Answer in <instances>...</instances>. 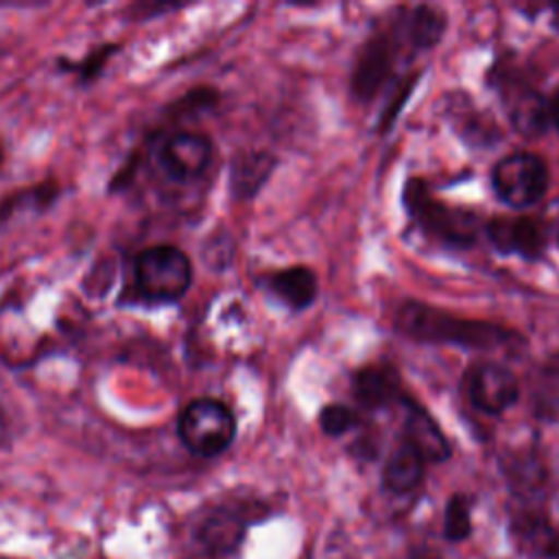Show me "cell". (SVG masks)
Masks as SVG:
<instances>
[{"label": "cell", "instance_id": "obj_23", "mask_svg": "<svg viewBox=\"0 0 559 559\" xmlns=\"http://www.w3.org/2000/svg\"><path fill=\"white\" fill-rule=\"evenodd\" d=\"M555 24H557V28H559V4L555 7Z\"/></svg>", "mask_w": 559, "mask_h": 559}, {"label": "cell", "instance_id": "obj_21", "mask_svg": "<svg viewBox=\"0 0 559 559\" xmlns=\"http://www.w3.org/2000/svg\"><path fill=\"white\" fill-rule=\"evenodd\" d=\"M548 107H550V118H552L555 127L559 129V90H557V94H555V98H552V103Z\"/></svg>", "mask_w": 559, "mask_h": 559}, {"label": "cell", "instance_id": "obj_18", "mask_svg": "<svg viewBox=\"0 0 559 559\" xmlns=\"http://www.w3.org/2000/svg\"><path fill=\"white\" fill-rule=\"evenodd\" d=\"M472 531V518H469V500L465 496H452L445 504V518H443V535L452 542H461Z\"/></svg>", "mask_w": 559, "mask_h": 559}, {"label": "cell", "instance_id": "obj_16", "mask_svg": "<svg viewBox=\"0 0 559 559\" xmlns=\"http://www.w3.org/2000/svg\"><path fill=\"white\" fill-rule=\"evenodd\" d=\"M120 50V44H100L96 48H92L85 57H81L79 61H70L66 57L57 59V66L61 72L76 76L79 85H92L94 81H98L107 68V63L111 61V57Z\"/></svg>", "mask_w": 559, "mask_h": 559}, {"label": "cell", "instance_id": "obj_15", "mask_svg": "<svg viewBox=\"0 0 559 559\" xmlns=\"http://www.w3.org/2000/svg\"><path fill=\"white\" fill-rule=\"evenodd\" d=\"M273 170V157L269 153H247L238 155L231 164V190L236 197L245 199L258 192V188L269 179Z\"/></svg>", "mask_w": 559, "mask_h": 559}, {"label": "cell", "instance_id": "obj_14", "mask_svg": "<svg viewBox=\"0 0 559 559\" xmlns=\"http://www.w3.org/2000/svg\"><path fill=\"white\" fill-rule=\"evenodd\" d=\"M389 72H391V46L382 37L371 39L356 66L354 92L360 96H371L384 83Z\"/></svg>", "mask_w": 559, "mask_h": 559}, {"label": "cell", "instance_id": "obj_3", "mask_svg": "<svg viewBox=\"0 0 559 559\" xmlns=\"http://www.w3.org/2000/svg\"><path fill=\"white\" fill-rule=\"evenodd\" d=\"M214 157L212 140L201 131L170 129L146 140V159L153 173L170 186H190L205 175Z\"/></svg>", "mask_w": 559, "mask_h": 559}, {"label": "cell", "instance_id": "obj_1", "mask_svg": "<svg viewBox=\"0 0 559 559\" xmlns=\"http://www.w3.org/2000/svg\"><path fill=\"white\" fill-rule=\"evenodd\" d=\"M192 286V262L177 245H148L129 264V284L120 304L157 308L177 304Z\"/></svg>", "mask_w": 559, "mask_h": 559}, {"label": "cell", "instance_id": "obj_2", "mask_svg": "<svg viewBox=\"0 0 559 559\" xmlns=\"http://www.w3.org/2000/svg\"><path fill=\"white\" fill-rule=\"evenodd\" d=\"M397 328L417 341L452 343L463 347L489 349L507 343L511 334L498 325L472 319H459L419 301H408L397 310Z\"/></svg>", "mask_w": 559, "mask_h": 559}, {"label": "cell", "instance_id": "obj_10", "mask_svg": "<svg viewBox=\"0 0 559 559\" xmlns=\"http://www.w3.org/2000/svg\"><path fill=\"white\" fill-rule=\"evenodd\" d=\"M352 391L356 400L367 408H382L391 404L400 393V380L393 367L369 365L356 371Z\"/></svg>", "mask_w": 559, "mask_h": 559}, {"label": "cell", "instance_id": "obj_6", "mask_svg": "<svg viewBox=\"0 0 559 559\" xmlns=\"http://www.w3.org/2000/svg\"><path fill=\"white\" fill-rule=\"evenodd\" d=\"M404 199H406L408 214L428 234L461 247H467L476 240V231H478L476 216L472 212L456 210L432 199L419 179L408 181Z\"/></svg>", "mask_w": 559, "mask_h": 559}, {"label": "cell", "instance_id": "obj_20", "mask_svg": "<svg viewBox=\"0 0 559 559\" xmlns=\"http://www.w3.org/2000/svg\"><path fill=\"white\" fill-rule=\"evenodd\" d=\"M546 552H548L552 559H559V533H555V535H550V537H548Z\"/></svg>", "mask_w": 559, "mask_h": 559}, {"label": "cell", "instance_id": "obj_5", "mask_svg": "<svg viewBox=\"0 0 559 559\" xmlns=\"http://www.w3.org/2000/svg\"><path fill=\"white\" fill-rule=\"evenodd\" d=\"M548 181V166L539 155L528 151H515L502 157L491 173L496 194L515 210L535 205L546 194Z\"/></svg>", "mask_w": 559, "mask_h": 559}, {"label": "cell", "instance_id": "obj_13", "mask_svg": "<svg viewBox=\"0 0 559 559\" xmlns=\"http://www.w3.org/2000/svg\"><path fill=\"white\" fill-rule=\"evenodd\" d=\"M424 465L426 461L406 441H402L382 469V483L393 493H408L421 483Z\"/></svg>", "mask_w": 559, "mask_h": 559}, {"label": "cell", "instance_id": "obj_19", "mask_svg": "<svg viewBox=\"0 0 559 559\" xmlns=\"http://www.w3.org/2000/svg\"><path fill=\"white\" fill-rule=\"evenodd\" d=\"M319 421H321V430L325 435L336 437V435L347 432L356 424V415L347 406H343V404H330V406H325L321 411Z\"/></svg>", "mask_w": 559, "mask_h": 559}, {"label": "cell", "instance_id": "obj_4", "mask_svg": "<svg viewBox=\"0 0 559 559\" xmlns=\"http://www.w3.org/2000/svg\"><path fill=\"white\" fill-rule=\"evenodd\" d=\"M177 437L188 452L212 459L231 445L236 437V417L225 402L197 397L179 413Z\"/></svg>", "mask_w": 559, "mask_h": 559}, {"label": "cell", "instance_id": "obj_12", "mask_svg": "<svg viewBox=\"0 0 559 559\" xmlns=\"http://www.w3.org/2000/svg\"><path fill=\"white\" fill-rule=\"evenodd\" d=\"M507 111L513 127L524 135H537L550 120V107L533 87H511L507 94Z\"/></svg>", "mask_w": 559, "mask_h": 559}, {"label": "cell", "instance_id": "obj_9", "mask_svg": "<svg viewBox=\"0 0 559 559\" xmlns=\"http://www.w3.org/2000/svg\"><path fill=\"white\" fill-rule=\"evenodd\" d=\"M406 406V419H404V441L426 461V463H439L450 456V445L439 430L437 421L417 404L404 402Z\"/></svg>", "mask_w": 559, "mask_h": 559}, {"label": "cell", "instance_id": "obj_17", "mask_svg": "<svg viewBox=\"0 0 559 559\" xmlns=\"http://www.w3.org/2000/svg\"><path fill=\"white\" fill-rule=\"evenodd\" d=\"M443 31V15H439L435 9L419 7L413 11L408 20V37L415 46L426 48L432 46Z\"/></svg>", "mask_w": 559, "mask_h": 559}, {"label": "cell", "instance_id": "obj_7", "mask_svg": "<svg viewBox=\"0 0 559 559\" xmlns=\"http://www.w3.org/2000/svg\"><path fill=\"white\" fill-rule=\"evenodd\" d=\"M467 395L474 408L487 415H500L518 402L520 384L507 367L480 362L467 376Z\"/></svg>", "mask_w": 559, "mask_h": 559}, {"label": "cell", "instance_id": "obj_8", "mask_svg": "<svg viewBox=\"0 0 559 559\" xmlns=\"http://www.w3.org/2000/svg\"><path fill=\"white\" fill-rule=\"evenodd\" d=\"M487 234L498 251L518 253L526 260L542 255L546 247V234L542 223L526 216L493 218L487 225Z\"/></svg>", "mask_w": 559, "mask_h": 559}, {"label": "cell", "instance_id": "obj_22", "mask_svg": "<svg viewBox=\"0 0 559 559\" xmlns=\"http://www.w3.org/2000/svg\"><path fill=\"white\" fill-rule=\"evenodd\" d=\"M2 164H4V146L0 142V168H2Z\"/></svg>", "mask_w": 559, "mask_h": 559}, {"label": "cell", "instance_id": "obj_11", "mask_svg": "<svg viewBox=\"0 0 559 559\" xmlns=\"http://www.w3.org/2000/svg\"><path fill=\"white\" fill-rule=\"evenodd\" d=\"M271 293L290 310L308 308L317 297V277L306 266H290L266 277Z\"/></svg>", "mask_w": 559, "mask_h": 559}]
</instances>
